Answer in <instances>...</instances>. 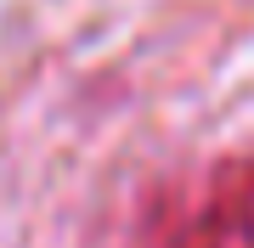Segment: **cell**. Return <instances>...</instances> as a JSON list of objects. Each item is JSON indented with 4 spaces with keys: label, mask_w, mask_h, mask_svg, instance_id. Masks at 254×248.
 Masks as SVG:
<instances>
[{
    "label": "cell",
    "mask_w": 254,
    "mask_h": 248,
    "mask_svg": "<svg viewBox=\"0 0 254 248\" xmlns=\"http://www.w3.org/2000/svg\"><path fill=\"white\" fill-rule=\"evenodd\" d=\"M170 248H254V164H220L181 198Z\"/></svg>",
    "instance_id": "cell-1"
}]
</instances>
